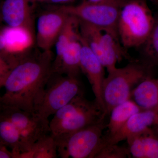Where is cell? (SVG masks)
Here are the masks:
<instances>
[{
  "instance_id": "d6986e66",
  "label": "cell",
  "mask_w": 158,
  "mask_h": 158,
  "mask_svg": "<svg viewBox=\"0 0 158 158\" xmlns=\"http://www.w3.org/2000/svg\"><path fill=\"white\" fill-rule=\"evenodd\" d=\"M79 26L78 19L74 16L70 15L61 33L59 34L56 43V56L53 63V73H57L59 70L62 55L69 44L79 33L77 32V27Z\"/></svg>"
},
{
  "instance_id": "8992f818",
  "label": "cell",
  "mask_w": 158,
  "mask_h": 158,
  "mask_svg": "<svg viewBox=\"0 0 158 158\" xmlns=\"http://www.w3.org/2000/svg\"><path fill=\"white\" fill-rule=\"evenodd\" d=\"M83 93L78 77L54 73L48 81L36 113L49 120L50 116L54 115L75 97Z\"/></svg>"
},
{
  "instance_id": "e0dca14e",
  "label": "cell",
  "mask_w": 158,
  "mask_h": 158,
  "mask_svg": "<svg viewBox=\"0 0 158 158\" xmlns=\"http://www.w3.org/2000/svg\"><path fill=\"white\" fill-rule=\"evenodd\" d=\"M141 110L138 105L131 99L116 106L109 115L110 120L106 124L108 134L105 136L114 135L122 127L131 116Z\"/></svg>"
},
{
  "instance_id": "ac0fdd59",
  "label": "cell",
  "mask_w": 158,
  "mask_h": 158,
  "mask_svg": "<svg viewBox=\"0 0 158 158\" xmlns=\"http://www.w3.org/2000/svg\"><path fill=\"white\" fill-rule=\"evenodd\" d=\"M0 143L10 148L13 158L26 152L19 132L9 119L0 116Z\"/></svg>"
},
{
  "instance_id": "7c38bea8",
  "label": "cell",
  "mask_w": 158,
  "mask_h": 158,
  "mask_svg": "<svg viewBox=\"0 0 158 158\" xmlns=\"http://www.w3.org/2000/svg\"><path fill=\"white\" fill-rule=\"evenodd\" d=\"M31 0H5L1 13L4 22L10 27L22 29L33 35Z\"/></svg>"
},
{
  "instance_id": "ffe728a7",
  "label": "cell",
  "mask_w": 158,
  "mask_h": 158,
  "mask_svg": "<svg viewBox=\"0 0 158 158\" xmlns=\"http://www.w3.org/2000/svg\"><path fill=\"white\" fill-rule=\"evenodd\" d=\"M59 157L56 138L51 134L44 136L33 144L27 152L19 158H56Z\"/></svg>"
},
{
  "instance_id": "52a82bcc",
  "label": "cell",
  "mask_w": 158,
  "mask_h": 158,
  "mask_svg": "<svg viewBox=\"0 0 158 158\" xmlns=\"http://www.w3.org/2000/svg\"><path fill=\"white\" fill-rule=\"evenodd\" d=\"M81 37L107 71L116 67L117 61L129 57L120 44L111 34L79 20Z\"/></svg>"
},
{
  "instance_id": "603a6c76",
  "label": "cell",
  "mask_w": 158,
  "mask_h": 158,
  "mask_svg": "<svg viewBox=\"0 0 158 158\" xmlns=\"http://www.w3.org/2000/svg\"><path fill=\"white\" fill-rule=\"evenodd\" d=\"M7 146L0 143V158H13L12 152L9 151Z\"/></svg>"
},
{
  "instance_id": "cb8c5ba5",
  "label": "cell",
  "mask_w": 158,
  "mask_h": 158,
  "mask_svg": "<svg viewBox=\"0 0 158 158\" xmlns=\"http://www.w3.org/2000/svg\"><path fill=\"white\" fill-rule=\"evenodd\" d=\"M48 1H50L54 3H61L69 2V1H70L71 0H48Z\"/></svg>"
},
{
  "instance_id": "7a4b0ae2",
  "label": "cell",
  "mask_w": 158,
  "mask_h": 158,
  "mask_svg": "<svg viewBox=\"0 0 158 158\" xmlns=\"http://www.w3.org/2000/svg\"><path fill=\"white\" fill-rule=\"evenodd\" d=\"M155 22L146 0H126L122 7L117 23L120 43L124 48L144 44Z\"/></svg>"
},
{
  "instance_id": "2e32d148",
  "label": "cell",
  "mask_w": 158,
  "mask_h": 158,
  "mask_svg": "<svg viewBox=\"0 0 158 158\" xmlns=\"http://www.w3.org/2000/svg\"><path fill=\"white\" fill-rule=\"evenodd\" d=\"M79 35L70 43L62 55L57 73L69 76L78 77L81 72L82 44Z\"/></svg>"
},
{
  "instance_id": "44dd1931",
  "label": "cell",
  "mask_w": 158,
  "mask_h": 158,
  "mask_svg": "<svg viewBox=\"0 0 158 158\" xmlns=\"http://www.w3.org/2000/svg\"><path fill=\"white\" fill-rule=\"evenodd\" d=\"M143 54L147 64L152 66L158 64V15L155 16L152 30L144 44Z\"/></svg>"
},
{
  "instance_id": "5b68a950",
  "label": "cell",
  "mask_w": 158,
  "mask_h": 158,
  "mask_svg": "<svg viewBox=\"0 0 158 158\" xmlns=\"http://www.w3.org/2000/svg\"><path fill=\"white\" fill-rule=\"evenodd\" d=\"M126 0H106L99 2L84 1L76 6H62L59 9L79 20L109 33L120 42L117 23L122 7Z\"/></svg>"
},
{
  "instance_id": "277c9868",
  "label": "cell",
  "mask_w": 158,
  "mask_h": 158,
  "mask_svg": "<svg viewBox=\"0 0 158 158\" xmlns=\"http://www.w3.org/2000/svg\"><path fill=\"white\" fill-rule=\"evenodd\" d=\"M106 118L73 132L54 136L58 156L62 158H94L103 141L106 128Z\"/></svg>"
},
{
  "instance_id": "30bf717a",
  "label": "cell",
  "mask_w": 158,
  "mask_h": 158,
  "mask_svg": "<svg viewBox=\"0 0 158 158\" xmlns=\"http://www.w3.org/2000/svg\"><path fill=\"white\" fill-rule=\"evenodd\" d=\"M79 38L82 44L81 69L86 75L91 85L95 101L106 116L103 96V86L106 78L104 70L105 67L81 37L80 33Z\"/></svg>"
},
{
  "instance_id": "7402d4cb",
  "label": "cell",
  "mask_w": 158,
  "mask_h": 158,
  "mask_svg": "<svg viewBox=\"0 0 158 158\" xmlns=\"http://www.w3.org/2000/svg\"><path fill=\"white\" fill-rule=\"evenodd\" d=\"M131 155L128 148L118 146L117 144L103 146L94 158H123Z\"/></svg>"
},
{
  "instance_id": "d4e9b609",
  "label": "cell",
  "mask_w": 158,
  "mask_h": 158,
  "mask_svg": "<svg viewBox=\"0 0 158 158\" xmlns=\"http://www.w3.org/2000/svg\"><path fill=\"white\" fill-rule=\"evenodd\" d=\"M85 1L89 2L97 3L103 2V1H106V0H85Z\"/></svg>"
},
{
  "instance_id": "3957f363",
  "label": "cell",
  "mask_w": 158,
  "mask_h": 158,
  "mask_svg": "<svg viewBox=\"0 0 158 158\" xmlns=\"http://www.w3.org/2000/svg\"><path fill=\"white\" fill-rule=\"evenodd\" d=\"M150 65L132 61L121 68L107 71L103 86L106 114L109 116L116 106L130 99L133 87L150 77Z\"/></svg>"
},
{
  "instance_id": "83f0119b",
  "label": "cell",
  "mask_w": 158,
  "mask_h": 158,
  "mask_svg": "<svg viewBox=\"0 0 158 158\" xmlns=\"http://www.w3.org/2000/svg\"><path fill=\"white\" fill-rule=\"evenodd\" d=\"M43 1V0H31L32 2L34 3V2H37V1Z\"/></svg>"
},
{
  "instance_id": "8fae6325",
  "label": "cell",
  "mask_w": 158,
  "mask_h": 158,
  "mask_svg": "<svg viewBox=\"0 0 158 158\" xmlns=\"http://www.w3.org/2000/svg\"><path fill=\"white\" fill-rule=\"evenodd\" d=\"M158 115V110H141L134 114L114 135L110 136L103 135L100 150L106 145L117 144L149 128L152 125H154Z\"/></svg>"
},
{
  "instance_id": "4316f807",
  "label": "cell",
  "mask_w": 158,
  "mask_h": 158,
  "mask_svg": "<svg viewBox=\"0 0 158 158\" xmlns=\"http://www.w3.org/2000/svg\"><path fill=\"white\" fill-rule=\"evenodd\" d=\"M149 1L154 4H157V5L158 4V0H149Z\"/></svg>"
},
{
  "instance_id": "484cf974",
  "label": "cell",
  "mask_w": 158,
  "mask_h": 158,
  "mask_svg": "<svg viewBox=\"0 0 158 158\" xmlns=\"http://www.w3.org/2000/svg\"><path fill=\"white\" fill-rule=\"evenodd\" d=\"M154 125L156 126V127L157 128V130L158 132V115L156 119Z\"/></svg>"
},
{
  "instance_id": "9c48e42d",
  "label": "cell",
  "mask_w": 158,
  "mask_h": 158,
  "mask_svg": "<svg viewBox=\"0 0 158 158\" xmlns=\"http://www.w3.org/2000/svg\"><path fill=\"white\" fill-rule=\"evenodd\" d=\"M70 15L58 9L40 15L37 24L36 40L43 51H50Z\"/></svg>"
},
{
  "instance_id": "4fadbf2b",
  "label": "cell",
  "mask_w": 158,
  "mask_h": 158,
  "mask_svg": "<svg viewBox=\"0 0 158 158\" xmlns=\"http://www.w3.org/2000/svg\"><path fill=\"white\" fill-rule=\"evenodd\" d=\"M106 117L103 110L96 102L90 107L75 113L67 119L50 124V134L57 136L73 132L94 124Z\"/></svg>"
},
{
  "instance_id": "ba28073f",
  "label": "cell",
  "mask_w": 158,
  "mask_h": 158,
  "mask_svg": "<svg viewBox=\"0 0 158 158\" xmlns=\"http://www.w3.org/2000/svg\"><path fill=\"white\" fill-rule=\"evenodd\" d=\"M0 116L9 119L17 129L25 152L31 149L37 140L50 134L49 120L35 112L0 104Z\"/></svg>"
},
{
  "instance_id": "6da1fadb",
  "label": "cell",
  "mask_w": 158,
  "mask_h": 158,
  "mask_svg": "<svg viewBox=\"0 0 158 158\" xmlns=\"http://www.w3.org/2000/svg\"><path fill=\"white\" fill-rule=\"evenodd\" d=\"M54 59L50 51L25 53L12 69L2 87L0 104L36 113L50 77Z\"/></svg>"
},
{
  "instance_id": "9a60e30c",
  "label": "cell",
  "mask_w": 158,
  "mask_h": 158,
  "mask_svg": "<svg viewBox=\"0 0 158 158\" xmlns=\"http://www.w3.org/2000/svg\"><path fill=\"white\" fill-rule=\"evenodd\" d=\"M131 97L142 110H158V79H145L133 89Z\"/></svg>"
},
{
  "instance_id": "5bb4252c",
  "label": "cell",
  "mask_w": 158,
  "mask_h": 158,
  "mask_svg": "<svg viewBox=\"0 0 158 158\" xmlns=\"http://www.w3.org/2000/svg\"><path fill=\"white\" fill-rule=\"evenodd\" d=\"M133 157L158 158V138L150 128L127 139Z\"/></svg>"
}]
</instances>
